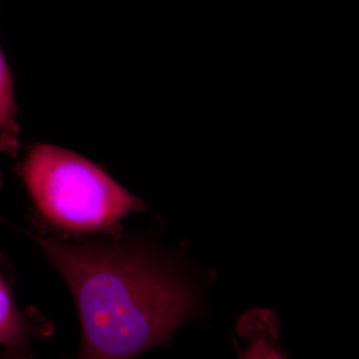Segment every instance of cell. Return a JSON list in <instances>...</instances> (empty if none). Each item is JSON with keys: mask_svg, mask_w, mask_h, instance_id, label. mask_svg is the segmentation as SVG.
Wrapping results in <instances>:
<instances>
[{"mask_svg": "<svg viewBox=\"0 0 359 359\" xmlns=\"http://www.w3.org/2000/svg\"><path fill=\"white\" fill-rule=\"evenodd\" d=\"M1 185V176H0ZM51 325L36 313H22L16 306L9 287L0 276V346L2 359H32L30 342L49 337Z\"/></svg>", "mask_w": 359, "mask_h": 359, "instance_id": "3", "label": "cell"}, {"mask_svg": "<svg viewBox=\"0 0 359 359\" xmlns=\"http://www.w3.org/2000/svg\"><path fill=\"white\" fill-rule=\"evenodd\" d=\"M238 332L245 341L244 348H238L240 359H287L278 344V320L269 311L245 314Z\"/></svg>", "mask_w": 359, "mask_h": 359, "instance_id": "4", "label": "cell"}, {"mask_svg": "<svg viewBox=\"0 0 359 359\" xmlns=\"http://www.w3.org/2000/svg\"><path fill=\"white\" fill-rule=\"evenodd\" d=\"M65 278L82 327L78 359H134L166 344L195 309L190 287L140 245L39 238Z\"/></svg>", "mask_w": 359, "mask_h": 359, "instance_id": "1", "label": "cell"}, {"mask_svg": "<svg viewBox=\"0 0 359 359\" xmlns=\"http://www.w3.org/2000/svg\"><path fill=\"white\" fill-rule=\"evenodd\" d=\"M20 130L13 78L0 45V152L14 156L20 146Z\"/></svg>", "mask_w": 359, "mask_h": 359, "instance_id": "5", "label": "cell"}, {"mask_svg": "<svg viewBox=\"0 0 359 359\" xmlns=\"http://www.w3.org/2000/svg\"><path fill=\"white\" fill-rule=\"evenodd\" d=\"M21 173L42 214L65 230H105L144 207L100 168L65 149L36 146Z\"/></svg>", "mask_w": 359, "mask_h": 359, "instance_id": "2", "label": "cell"}]
</instances>
